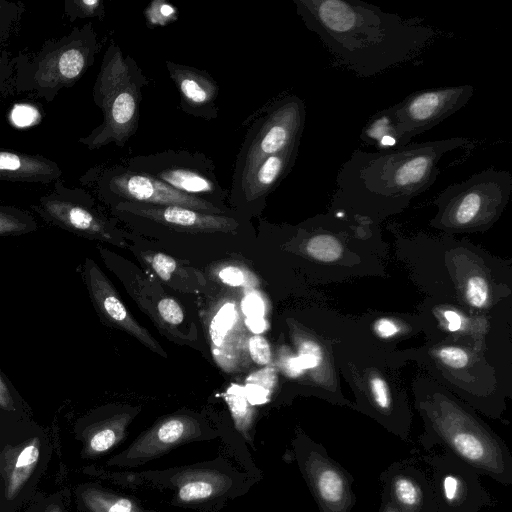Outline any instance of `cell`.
<instances>
[{"instance_id":"cell-20","label":"cell","mask_w":512,"mask_h":512,"mask_svg":"<svg viewBox=\"0 0 512 512\" xmlns=\"http://www.w3.org/2000/svg\"><path fill=\"white\" fill-rule=\"evenodd\" d=\"M360 140L377 146L378 150L407 145L397 128L392 106L370 117L360 132Z\"/></svg>"},{"instance_id":"cell-40","label":"cell","mask_w":512,"mask_h":512,"mask_svg":"<svg viewBox=\"0 0 512 512\" xmlns=\"http://www.w3.org/2000/svg\"><path fill=\"white\" fill-rule=\"evenodd\" d=\"M376 332L383 338H388L398 332V327L392 321L382 318L375 324Z\"/></svg>"},{"instance_id":"cell-36","label":"cell","mask_w":512,"mask_h":512,"mask_svg":"<svg viewBox=\"0 0 512 512\" xmlns=\"http://www.w3.org/2000/svg\"><path fill=\"white\" fill-rule=\"evenodd\" d=\"M440 359L452 368H462L468 362L467 353L458 347H445L439 352Z\"/></svg>"},{"instance_id":"cell-46","label":"cell","mask_w":512,"mask_h":512,"mask_svg":"<svg viewBox=\"0 0 512 512\" xmlns=\"http://www.w3.org/2000/svg\"><path fill=\"white\" fill-rule=\"evenodd\" d=\"M378 512H400L391 502L381 500V505Z\"/></svg>"},{"instance_id":"cell-34","label":"cell","mask_w":512,"mask_h":512,"mask_svg":"<svg viewBox=\"0 0 512 512\" xmlns=\"http://www.w3.org/2000/svg\"><path fill=\"white\" fill-rule=\"evenodd\" d=\"M157 311L162 320L170 325H179L184 318L182 308L172 298L161 299L157 304Z\"/></svg>"},{"instance_id":"cell-13","label":"cell","mask_w":512,"mask_h":512,"mask_svg":"<svg viewBox=\"0 0 512 512\" xmlns=\"http://www.w3.org/2000/svg\"><path fill=\"white\" fill-rule=\"evenodd\" d=\"M110 210L121 220L181 234H236L242 225L240 219L231 214H212L181 206L123 202Z\"/></svg>"},{"instance_id":"cell-16","label":"cell","mask_w":512,"mask_h":512,"mask_svg":"<svg viewBox=\"0 0 512 512\" xmlns=\"http://www.w3.org/2000/svg\"><path fill=\"white\" fill-rule=\"evenodd\" d=\"M381 500L391 502L400 512H432L433 488L430 477L411 460L390 464L379 476Z\"/></svg>"},{"instance_id":"cell-29","label":"cell","mask_w":512,"mask_h":512,"mask_svg":"<svg viewBox=\"0 0 512 512\" xmlns=\"http://www.w3.org/2000/svg\"><path fill=\"white\" fill-rule=\"evenodd\" d=\"M19 407L18 392L0 369V410L14 413L17 412Z\"/></svg>"},{"instance_id":"cell-30","label":"cell","mask_w":512,"mask_h":512,"mask_svg":"<svg viewBox=\"0 0 512 512\" xmlns=\"http://www.w3.org/2000/svg\"><path fill=\"white\" fill-rule=\"evenodd\" d=\"M297 357L304 370L316 368L322 361L321 348L312 340H303L298 345Z\"/></svg>"},{"instance_id":"cell-2","label":"cell","mask_w":512,"mask_h":512,"mask_svg":"<svg viewBox=\"0 0 512 512\" xmlns=\"http://www.w3.org/2000/svg\"><path fill=\"white\" fill-rule=\"evenodd\" d=\"M471 146L468 138L451 137L376 151L355 150L336 176V212L347 207L365 213L402 208L433 186L448 154Z\"/></svg>"},{"instance_id":"cell-15","label":"cell","mask_w":512,"mask_h":512,"mask_svg":"<svg viewBox=\"0 0 512 512\" xmlns=\"http://www.w3.org/2000/svg\"><path fill=\"white\" fill-rule=\"evenodd\" d=\"M81 275L91 302L103 322L124 330L153 352L166 356L149 331L128 312L113 285L94 260L85 259L81 266Z\"/></svg>"},{"instance_id":"cell-5","label":"cell","mask_w":512,"mask_h":512,"mask_svg":"<svg viewBox=\"0 0 512 512\" xmlns=\"http://www.w3.org/2000/svg\"><path fill=\"white\" fill-rule=\"evenodd\" d=\"M419 442L426 451L439 445L479 475L502 485L512 484V455L507 444L465 412L429 417Z\"/></svg>"},{"instance_id":"cell-27","label":"cell","mask_w":512,"mask_h":512,"mask_svg":"<svg viewBox=\"0 0 512 512\" xmlns=\"http://www.w3.org/2000/svg\"><path fill=\"white\" fill-rule=\"evenodd\" d=\"M190 428V421L182 417L171 418L157 428V438L162 443H172L182 438Z\"/></svg>"},{"instance_id":"cell-3","label":"cell","mask_w":512,"mask_h":512,"mask_svg":"<svg viewBox=\"0 0 512 512\" xmlns=\"http://www.w3.org/2000/svg\"><path fill=\"white\" fill-rule=\"evenodd\" d=\"M148 84L134 58L111 40L92 88L103 121L78 142L91 151L111 143L124 147L138 129L142 91Z\"/></svg>"},{"instance_id":"cell-45","label":"cell","mask_w":512,"mask_h":512,"mask_svg":"<svg viewBox=\"0 0 512 512\" xmlns=\"http://www.w3.org/2000/svg\"><path fill=\"white\" fill-rule=\"evenodd\" d=\"M444 316L449 322L448 328L450 331H457L460 329L461 318L456 312L448 310L444 312Z\"/></svg>"},{"instance_id":"cell-7","label":"cell","mask_w":512,"mask_h":512,"mask_svg":"<svg viewBox=\"0 0 512 512\" xmlns=\"http://www.w3.org/2000/svg\"><path fill=\"white\" fill-rule=\"evenodd\" d=\"M305 121V103L296 95L282 96L262 110L248 128L239 149L231 189L263 158L301 140Z\"/></svg>"},{"instance_id":"cell-22","label":"cell","mask_w":512,"mask_h":512,"mask_svg":"<svg viewBox=\"0 0 512 512\" xmlns=\"http://www.w3.org/2000/svg\"><path fill=\"white\" fill-rule=\"evenodd\" d=\"M307 253L316 260L331 262L342 254V244L335 236L320 233L312 236L306 243Z\"/></svg>"},{"instance_id":"cell-24","label":"cell","mask_w":512,"mask_h":512,"mask_svg":"<svg viewBox=\"0 0 512 512\" xmlns=\"http://www.w3.org/2000/svg\"><path fill=\"white\" fill-rule=\"evenodd\" d=\"M177 18L178 10L165 0H153L145 9L146 24L150 28L166 26Z\"/></svg>"},{"instance_id":"cell-26","label":"cell","mask_w":512,"mask_h":512,"mask_svg":"<svg viewBox=\"0 0 512 512\" xmlns=\"http://www.w3.org/2000/svg\"><path fill=\"white\" fill-rule=\"evenodd\" d=\"M24 10L21 2L0 0V43L5 41L16 27Z\"/></svg>"},{"instance_id":"cell-10","label":"cell","mask_w":512,"mask_h":512,"mask_svg":"<svg viewBox=\"0 0 512 512\" xmlns=\"http://www.w3.org/2000/svg\"><path fill=\"white\" fill-rule=\"evenodd\" d=\"M512 192V175L506 170L487 168L468 179L447 186L436 204L449 221L468 226L483 215L497 213Z\"/></svg>"},{"instance_id":"cell-37","label":"cell","mask_w":512,"mask_h":512,"mask_svg":"<svg viewBox=\"0 0 512 512\" xmlns=\"http://www.w3.org/2000/svg\"><path fill=\"white\" fill-rule=\"evenodd\" d=\"M116 441V434L113 429L104 428L98 431L90 440V447L96 452H103L109 449Z\"/></svg>"},{"instance_id":"cell-31","label":"cell","mask_w":512,"mask_h":512,"mask_svg":"<svg viewBox=\"0 0 512 512\" xmlns=\"http://www.w3.org/2000/svg\"><path fill=\"white\" fill-rule=\"evenodd\" d=\"M248 349L252 360L259 366H266L271 362V349L267 340L261 335H253L248 342Z\"/></svg>"},{"instance_id":"cell-19","label":"cell","mask_w":512,"mask_h":512,"mask_svg":"<svg viewBox=\"0 0 512 512\" xmlns=\"http://www.w3.org/2000/svg\"><path fill=\"white\" fill-rule=\"evenodd\" d=\"M61 176L60 166L41 154L0 147V180L49 184Z\"/></svg>"},{"instance_id":"cell-33","label":"cell","mask_w":512,"mask_h":512,"mask_svg":"<svg viewBox=\"0 0 512 512\" xmlns=\"http://www.w3.org/2000/svg\"><path fill=\"white\" fill-rule=\"evenodd\" d=\"M488 296L486 281L480 276H474L467 283L466 297L469 303L475 307H482Z\"/></svg>"},{"instance_id":"cell-43","label":"cell","mask_w":512,"mask_h":512,"mask_svg":"<svg viewBox=\"0 0 512 512\" xmlns=\"http://www.w3.org/2000/svg\"><path fill=\"white\" fill-rule=\"evenodd\" d=\"M13 74L11 60L0 56V83L7 82Z\"/></svg>"},{"instance_id":"cell-4","label":"cell","mask_w":512,"mask_h":512,"mask_svg":"<svg viewBox=\"0 0 512 512\" xmlns=\"http://www.w3.org/2000/svg\"><path fill=\"white\" fill-rule=\"evenodd\" d=\"M101 49L92 22L68 34L46 40L32 55L11 60L13 74L7 81L13 92H30L51 103L64 88L74 86L94 64Z\"/></svg>"},{"instance_id":"cell-32","label":"cell","mask_w":512,"mask_h":512,"mask_svg":"<svg viewBox=\"0 0 512 512\" xmlns=\"http://www.w3.org/2000/svg\"><path fill=\"white\" fill-rule=\"evenodd\" d=\"M213 493V486L206 481H193L184 484L178 496L182 501L188 502L209 497Z\"/></svg>"},{"instance_id":"cell-28","label":"cell","mask_w":512,"mask_h":512,"mask_svg":"<svg viewBox=\"0 0 512 512\" xmlns=\"http://www.w3.org/2000/svg\"><path fill=\"white\" fill-rule=\"evenodd\" d=\"M225 399L237 421L245 420L250 413L245 391L238 385H232L225 394Z\"/></svg>"},{"instance_id":"cell-21","label":"cell","mask_w":512,"mask_h":512,"mask_svg":"<svg viewBox=\"0 0 512 512\" xmlns=\"http://www.w3.org/2000/svg\"><path fill=\"white\" fill-rule=\"evenodd\" d=\"M37 229L38 224L30 212L0 203V237L25 235Z\"/></svg>"},{"instance_id":"cell-11","label":"cell","mask_w":512,"mask_h":512,"mask_svg":"<svg viewBox=\"0 0 512 512\" xmlns=\"http://www.w3.org/2000/svg\"><path fill=\"white\" fill-rule=\"evenodd\" d=\"M433 488L432 512H480L497 501L482 485L474 469L450 453L424 455Z\"/></svg>"},{"instance_id":"cell-42","label":"cell","mask_w":512,"mask_h":512,"mask_svg":"<svg viewBox=\"0 0 512 512\" xmlns=\"http://www.w3.org/2000/svg\"><path fill=\"white\" fill-rule=\"evenodd\" d=\"M107 512H133V504L128 499H118L110 505Z\"/></svg>"},{"instance_id":"cell-18","label":"cell","mask_w":512,"mask_h":512,"mask_svg":"<svg viewBox=\"0 0 512 512\" xmlns=\"http://www.w3.org/2000/svg\"><path fill=\"white\" fill-rule=\"evenodd\" d=\"M165 65L179 93L181 110L206 121L217 119L219 86L215 79L207 71L192 66L169 60Z\"/></svg>"},{"instance_id":"cell-23","label":"cell","mask_w":512,"mask_h":512,"mask_svg":"<svg viewBox=\"0 0 512 512\" xmlns=\"http://www.w3.org/2000/svg\"><path fill=\"white\" fill-rule=\"evenodd\" d=\"M64 14L70 22L84 18L102 20L105 16V6L102 0H65Z\"/></svg>"},{"instance_id":"cell-39","label":"cell","mask_w":512,"mask_h":512,"mask_svg":"<svg viewBox=\"0 0 512 512\" xmlns=\"http://www.w3.org/2000/svg\"><path fill=\"white\" fill-rule=\"evenodd\" d=\"M279 365L283 372L290 377H297L305 371L297 356L282 355Z\"/></svg>"},{"instance_id":"cell-41","label":"cell","mask_w":512,"mask_h":512,"mask_svg":"<svg viewBox=\"0 0 512 512\" xmlns=\"http://www.w3.org/2000/svg\"><path fill=\"white\" fill-rule=\"evenodd\" d=\"M32 110L26 107H19L15 109L13 113V117L15 122L20 125H28L31 123V119H33V114H31Z\"/></svg>"},{"instance_id":"cell-44","label":"cell","mask_w":512,"mask_h":512,"mask_svg":"<svg viewBox=\"0 0 512 512\" xmlns=\"http://www.w3.org/2000/svg\"><path fill=\"white\" fill-rule=\"evenodd\" d=\"M260 309L262 310V306L258 298L250 297L245 301V312L248 315H252L253 317L259 315Z\"/></svg>"},{"instance_id":"cell-38","label":"cell","mask_w":512,"mask_h":512,"mask_svg":"<svg viewBox=\"0 0 512 512\" xmlns=\"http://www.w3.org/2000/svg\"><path fill=\"white\" fill-rule=\"evenodd\" d=\"M220 280L229 286H241L245 282L244 272L234 266H228L220 270L218 274Z\"/></svg>"},{"instance_id":"cell-17","label":"cell","mask_w":512,"mask_h":512,"mask_svg":"<svg viewBox=\"0 0 512 512\" xmlns=\"http://www.w3.org/2000/svg\"><path fill=\"white\" fill-rule=\"evenodd\" d=\"M299 146L300 140L258 162L239 185L231 189V199L236 206L260 207L294 167Z\"/></svg>"},{"instance_id":"cell-9","label":"cell","mask_w":512,"mask_h":512,"mask_svg":"<svg viewBox=\"0 0 512 512\" xmlns=\"http://www.w3.org/2000/svg\"><path fill=\"white\" fill-rule=\"evenodd\" d=\"M32 209L46 223L76 236L125 246L121 231L97 208L92 194L83 188L67 187L61 178Z\"/></svg>"},{"instance_id":"cell-1","label":"cell","mask_w":512,"mask_h":512,"mask_svg":"<svg viewBox=\"0 0 512 512\" xmlns=\"http://www.w3.org/2000/svg\"><path fill=\"white\" fill-rule=\"evenodd\" d=\"M296 13L338 64L360 77L382 74L416 59L436 31L359 0H293Z\"/></svg>"},{"instance_id":"cell-35","label":"cell","mask_w":512,"mask_h":512,"mask_svg":"<svg viewBox=\"0 0 512 512\" xmlns=\"http://www.w3.org/2000/svg\"><path fill=\"white\" fill-rule=\"evenodd\" d=\"M150 263L157 275L165 281L172 277L177 268L175 259L163 253H155L150 258Z\"/></svg>"},{"instance_id":"cell-25","label":"cell","mask_w":512,"mask_h":512,"mask_svg":"<svg viewBox=\"0 0 512 512\" xmlns=\"http://www.w3.org/2000/svg\"><path fill=\"white\" fill-rule=\"evenodd\" d=\"M38 459L39 449L34 443H30L22 449L16 460L14 471L10 479V488L12 490H16V488L21 485L23 479L29 475Z\"/></svg>"},{"instance_id":"cell-14","label":"cell","mask_w":512,"mask_h":512,"mask_svg":"<svg viewBox=\"0 0 512 512\" xmlns=\"http://www.w3.org/2000/svg\"><path fill=\"white\" fill-rule=\"evenodd\" d=\"M473 95L472 85L448 86L416 91L393 105L396 125L405 144L459 111Z\"/></svg>"},{"instance_id":"cell-8","label":"cell","mask_w":512,"mask_h":512,"mask_svg":"<svg viewBox=\"0 0 512 512\" xmlns=\"http://www.w3.org/2000/svg\"><path fill=\"white\" fill-rule=\"evenodd\" d=\"M129 169L149 175L169 187L199 198L224 210L228 195L219 183L211 158L200 151L168 149L146 155H136L122 162Z\"/></svg>"},{"instance_id":"cell-12","label":"cell","mask_w":512,"mask_h":512,"mask_svg":"<svg viewBox=\"0 0 512 512\" xmlns=\"http://www.w3.org/2000/svg\"><path fill=\"white\" fill-rule=\"evenodd\" d=\"M296 448L301 471L320 512H352L356 503L353 476L322 444L302 436Z\"/></svg>"},{"instance_id":"cell-6","label":"cell","mask_w":512,"mask_h":512,"mask_svg":"<svg viewBox=\"0 0 512 512\" xmlns=\"http://www.w3.org/2000/svg\"><path fill=\"white\" fill-rule=\"evenodd\" d=\"M79 182L109 208L123 202L181 206L212 214H231L214 204L185 195L165 183L122 163L99 164L89 168Z\"/></svg>"}]
</instances>
